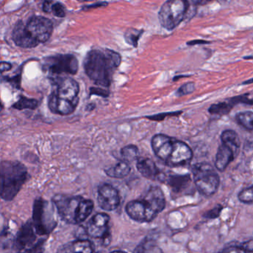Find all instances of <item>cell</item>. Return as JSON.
Listing matches in <instances>:
<instances>
[{"mask_svg":"<svg viewBox=\"0 0 253 253\" xmlns=\"http://www.w3.org/2000/svg\"><path fill=\"white\" fill-rule=\"evenodd\" d=\"M38 105L39 102L37 100L21 96L19 97V100L12 105V107L18 110L35 109Z\"/></svg>","mask_w":253,"mask_h":253,"instance_id":"cell-22","label":"cell"},{"mask_svg":"<svg viewBox=\"0 0 253 253\" xmlns=\"http://www.w3.org/2000/svg\"><path fill=\"white\" fill-rule=\"evenodd\" d=\"M220 253H247L242 247H230L223 250Z\"/></svg>","mask_w":253,"mask_h":253,"instance_id":"cell-34","label":"cell"},{"mask_svg":"<svg viewBox=\"0 0 253 253\" xmlns=\"http://www.w3.org/2000/svg\"><path fill=\"white\" fill-rule=\"evenodd\" d=\"M1 192H2V188H1V180H0V198H1Z\"/></svg>","mask_w":253,"mask_h":253,"instance_id":"cell-40","label":"cell"},{"mask_svg":"<svg viewBox=\"0 0 253 253\" xmlns=\"http://www.w3.org/2000/svg\"><path fill=\"white\" fill-rule=\"evenodd\" d=\"M188 8V1L182 0L165 1L159 12L161 25L169 31L173 30L184 20Z\"/></svg>","mask_w":253,"mask_h":253,"instance_id":"cell-9","label":"cell"},{"mask_svg":"<svg viewBox=\"0 0 253 253\" xmlns=\"http://www.w3.org/2000/svg\"><path fill=\"white\" fill-rule=\"evenodd\" d=\"M31 220L36 233L40 236L50 235L57 226L53 207L41 197L34 199Z\"/></svg>","mask_w":253,"mask_h":253,"instance_id":"cell-7","label":"cell"},{"mask_svg":"<svg viewBox=\"0 0 253 253\" xmlns=\"http://www.w3.org/2000/svg\"><path fill=\"white\" fill-rule=\"evenodd\" d=\"M223 144L227 146L237 155L240 149L241 142L239 135L233 130L224 131L221 135Z\"/></svg>","mask_w":253,"mask_h":253,"instance_id":"cell-19","label":"cell"},{"mask_svg":"<svg viewBox=\"0 0 253 253\" xmlns=\"http://www.w3.org/2000/svg\"><path fill=\"white\" fill-rule=\"evenodd\" d=\"M121 61V56L114 51L93 49L84 58V71L95 84L102 87H109L113 74L120 66Z\"/></svg>","mask_w":253,"mask_h":253,"instance_id":"cell-1","label":"cell"},{"mask_svg":"<svg viewBox=\"0 0 253 253\" xmlns=\"http://www.w3.org/2000/svg\"><path fill=\"white\" fill-rule=\"evenodd\" d=\"M242 248H243L246 252L253 253V240L245 242V244H243V245H242Z\"/></svg>","mask_w":253,"mask_h":253,"instance_id":"cell-36","label":"cell"},{"mask_svg":"<svg viewBox=\"0 0 253 253\" xmlns=\"http://www.w3.org/2000/svg\"><path fill=\"white\" fill-rule=\"evenodd\" d=\"M46 239H39L32 247L19 253H44Z\"/></svg>","mask_w":253,"mask_h":253,"instance_id":"cell-28","label":"cell"},{"mask_svg":"<svg viewBox=\"0 0 253 253\" xmlns=\"http://www.w3.org/2000/svg\"><path fill=\"white\" fill-rule=\"evenodd\" d=\"M138 149L135 145L126 146L121 150L123 161L127 163L138 159Z\"/></svg>","mask_w":253,"mask_h":253,"instance_id":"cell-24","label":"cell"},{"mask_svg":"<svg viewBox=\"0 0 253 253\" xmlns=\"http://www.w3.org/2000/svg\"><path fill=\"white\" fill-rule=\"evenodd\" d=\"M109 222L108 214H96L87 224L86 233L93 239H105L110 236Z\"/></svg>","mask_w":253,"mask_h":253,"instance_id":"cell-14","label":"cell"},{"mask_svg":"<svg viewBox=\"0 0 253 253\" xmlns=\"http://www.w3.org/2000/svg\"><path fill=\"white\" fill-rule=\"evenodd\" d=\"M137 169L144 178L150 180H162V174L151 159L141 157L136 163Z\"/></svg>","mask_w":253,"mask_h":253,"instance_id":"cell-15","label":"cell"},{"mask_svg":"<svg viewBox=\"0 0 253 253\" xmlns=\"http://www.w3.org/2000/svg\"><path fill=\"white\" fill-rule=\"evenodd\" d=\"M151 146L155 154L171 167L185 166L193 158V152L187 144L162 134L152 138Z\"/></svg>","mask_w":253,"mask_h":253,"instance_id":"cell-3","label":"cell"},{"mask_svg":"<svg viewBox=\"0 0 253 253\" xmlns=\"http://www.w3.org/2000/svg\"><path fill=\"white\" fill-rule=\"evenodd\" d=\"M251 83H253V78L251 79V80H247V81H245V83H243L244 85L246 84H251Z\"/></svg>","mask_w":253,"mask_h":253,"instance_id":"cell-38","label":"cell"},{"mask_svg":"<svg viewBox=\"0 0 253 253\" xmlns=\"http://www.w3.org/2000/svg\"><path fill=\"white\" fill-rule=\"evenodd\" d=\"M192 172L199 193L205 196H211L216 193L219 187V177L211 164L196 163L193 166Z\"/></svg>","mask_w":253,"mask_h":253,"instance_id":"cell-8","label":"cell"},{"mask_svg":"<svg viewBox=\"0 0 253 253\" xmlns=\"http://www.w3.org/2000/svg\"><path fill=\"white\" fill-rule=\"evenodd\" d=\"M58 214L67 224H79L84 222L93 212L94 203L81 196L58 194L52 199Z\"/></svg>","mask_w":253,"mask_h":253,"instance_id":"cell-5","label":"cell"},{"mask_svg":"<svg viewBox=\"0 0 253 253\" xmlns=\"http://www.w3.org/2000/svg\"><path fill=\"white\" fill-rule=\"evenodd\" d=\"M55 89L48 98V107L54 114L68 115L75 111L80 102V86L71 77H53Z\"/></svg>","mask_w":253,"mask_h":253,"instance_id":"cell-2","label":"cell"},{"mask_svg":"<svg viewBox=\"0 0 253 253\" xmlns=\"http://www.w3.org/2000/svg\"><path fill=\"white\" fill-rule=\"evenodd\" d=\"M25 31L28 35L37 43H44L51 37L53 22L50 19L41 16H34L25 23Z\"/></svg>","mask_w":253,"mask_h":253,"instance_id":"cell-11","label":"cell"},{"mask_svg":"<svg viewBox=\"0 0 253 253\" xmlns=\"http://www.w3.org/2000/svg\"><path fill=\"white\" fill-rule=\"evenodd\" d=\"M50 13L57 17H64L66 15L65 6L61 2H53L50 9Z\"/></svg>","mask_w":253,"mask_h":253,"instance_id":"cell-30","label":"cell"},{"mask_svg":"<svg viewBox=\"0 0 253 253\" xmlns=\"http://www.w3.org/2000/svg\"><path fill=\"white\" fill-rule=\"evenodd\" d=\"M236 157V154L229 147L222 144L218 148V152H217L215 163V167L220 172H223Z\"/></svg>","mask_w":253,"mask_h":253,"instance_id":"cell-18","label":"cell"},{"mask_svg":"<svg viewBox=\"0 0 253 253\" xmlns=\"http://www.w3.org/2000/svg\"><path fill=\"white\" fill-rule=\"evenodd\" d=\"M29 178L28 169L21 162L17 160L0 162V180L2 188L1 199L5 202L13 201Z\"/></svg>","mask_w":253,"mask_h":253,"instance_id":"cell-6","label":"cell"},{"mask_svg":"<svg viewBox=\"0 0 253 253\" xmlns=\"http://www.w3.org/2000/svg\"><path fill=\"white\" fill-rule=\"evenodd\" d=\"M90 94L91 95H99V96L107 98L109 96V92L105 89H100V88H91L90 89Z\"/></svg>","mask_w":253,"mask_h":253,"instance_id":"cell-33","label":"cell"},{"mask_svg":"<svg viewBox=\"0 0 253 253\" xmlns=\"http://www.w3.org/2000/svg\"><path fill=\"white\" fill-rule=\"evenodd\" d=\"M3 108H4V106H3L2 102H1V99H0V112L2 111Z\"/></svg>","mask_w":253,"mask_h":253,"instance_id":"cell-39","label":"cell"},{"mask_svg":"<svg viewBox=\"0 0 253 253\" xmlns=\"http://www.w3.org/2000/svg\"><path fill=\"white\" fill-rule=\"evenodd\" d=\"M221 209L222 207L221 206H216L214 209H211L209 212H206L205 215V218H215L219 216L220 213H221Z\"/></svg>","mask_w":253,"mask_h":253,"instance_id":"cell-32","label":"cell"},{"mask_svg":"<svg viewBox=\"0 0 253 253\" xmlns=\"http://www.w3.org/2000/svg\"><path fill=\"white\" fill-rule=\"evenodd\" d=\"M207 43H208V42L205 41V40H194V41H190V43H187V44L190 45V46H192V45L207 44Z\"/></svg>","mask_w":253,"mask_h":253,"instance_id":"cell-37","label":"cell"},{"mask_svg":"<svg viewBox=\"0 0 253 253\" xmlns=\"http://www.w3.org/2000/svg\"><path fill=\"white\" fill-rule=\"evenodd\" d=\"M111 253H126L124 252V251H114V252H112Z\"/></svg>","mask_w":253,"mask_h":253,"instance_id":"cell-41","label":"cell"},{"mask_svg":"<svg viewBox=\"0 0 253 253\" xmlns=\"http://www.w3.org/2000/svg\"><path fill=\"white\" fill-rule=\"evenodd\" d=\"M97 201L99 206L104 210L114 211L120 206V193L113 186L102 184L98 189Z\"/></svg>","mask_w":253,"mask_h":253,"instance_id":"cell-13","label":"cell"},{"mask_svg":"<svg viewBox=\"0 0 253 253\" xmlns=\"http://www.w3.org/2000/svg\"><path fill=\"white\" fill-rule=\"evenodd\" d=\"M190 181V176L184 175V176H170L168 179V183L170 187L173 188L175 191H181L184 187H187Z\"/></svg>","mask_w":253,"mask_h":253,"instance_id":"cell-23","label":"cell"},{"mask_svg":"<svg viewBox=\"0 0 253 253\" xmlns=\"http://www.w3.org/2000/svg\"><path fill=\"white\" fill-rule=\"evenodd\" d=\"M195 91V84L193 83H186L183 85L181 87L178 89V90L175 92L177 96H183V95H189L193 93Z\"/></svg>","mask_w":253,"mask_h":253,"instance_id":"cell-31","label":"cell"},{"mask_svg":"<svg viewBox=\"0 0 253 253\" xmlns=\"http://www.w3.org/2000/svg\"><path fill=\"white\" fill-rule=\"evenodd\" d=\"M133 253H163L151 239H145L138 245Z\"/></svg>","mask_w":253,"mask_h":253,"instance_id":"cell-21","label":"cell"},{"mask_svg":"<svg viewBox=\"0 0 253 253\" xmlns=\"http://www.w3.org/2000/svg\"><path fill=\"white\" fill-rule=\"evenodd\" d=\"M94 246L88 240H77L68 242L58 249L56 253H93Z\"/></svg>","mask_w":253,"mask_h":253,"instance_id":"cell-17","label":"cell"},{"mask_svg":"<svg viewBox=\"0 0 253 253\" xmlns=\"http://www.w3.org/2000/svg\"><path fill=\"white\" fill-rule=\"evenodd\" d=\"M79 62L73 54H56L45 58L43 69L50 73L53 77H61L62 74L74 75L78 71Z\"/></svg>","mask_w":253,"mask_h":253,"instance_id":"cell-10","label":"cell"},{"mask_svg":"<svg viewBox=\"0 0 253 253\" xmlns=\"http://www.w3.org/2000/svg\"><path fill=\"white\" fill-rule=\"evenodd\" d=\"M12 65L7 62H0V72L9 71L11 69Z\"/></svg>","mask_w":253,"mask_h":253,"instance_id":"cell-35","label":"cell"},{"mask_svg":"<svg viewBox=\"0 0 253 253\" xmlns=\"http://www.w3.org/2000/svg\"><path fill=\"white\" fill-rule=\"evenodd\" d=\"M142 33L143 31H138L136 29L127 30L125 34V38H126V43L135 48L137 47L138 40Z\"/></svg>","mask_w":253,"mask_h":253,"instance_id":"cell-27","label":"cell"},{"mask_svg":"<svg viewBox=\"0 0 253 253\" xmlns=\"http://www.w3.org/2000/svg\"></svg>","mask_w":253,"mask_h":253,"instance_id":"cell-42","label":"cell"},{"mask_svg":"<svg viewBox=\"0 0 253 253\" xmlns=\"http://www.w3.org/2000/svg\"><path fill=\"white\" fill-rule=\"evenodd\" d=\"M232 108H233V103L230 101L221 102L211 105V108H209V111L212 114L224 115V114H228Z\"/></svg>","mask_w":253,"mask_h":253,"instance_id":"cell-26","label":"cell"},{"mask_svg":"<svg viewBox=\"0 0 253 253\" xmlns=\"http://www.w3.org/2000/svg\"><path fill=\"white\" fill-rule=\"evenodd\" d=\"M12 39L16 46L23 49H32L38 45L28 35L25 28V22L19 21L12 33Z\"/></svg>","mask_w":253,"mask_h":253,"instance_id":"cell-16","label":"cell"},{"mask_svg":"<svg viewBox=\"0 0 253 253\" xmlns=\"http://www.w3.org/2000/svg\"><path fill=\"white\" fill-rule=\"evenodd\" d=\"M239 199L245 203H253V186L242 190L239 194Z\"/></svg>","mask_w":253,"mask_h":253,"instance_id":"cell-29","label":"cell"},{"mask_svg":"<svg viewBox=\"0 0 253 253\" xmlns=\"http://www.w3.org/2000/svg\"><path fill=\"white\" fill-rule=\"evenodd\" d=\"M165 195L159 187H150L140 199L131 201L126 206L128 216L138 223L153 221L165 209Z\"/></svg>","mask_w":253,"mask_h":253,"instance_id":"cell-4","label":"cell"},{"mask_svg":"<svg viewBox=\"0 0 253 253\" xmlns=\"http://www.w3.org/2000/svg\"><path fill=\"white\" fill-rule=\"evenodd\" d=\"M130 170V166L129 164L123 160L119 162L115 166L106 169L105 173L111 178H123L129 175Z\"/></svg>","mask_w":253,"mask_h":253,"instance_id":"cell-20","label":"cell"},{"mask_svg":"<svg viewBox=\"0 0 253 253\" xmlns=\"http://www.w3.org/2000/svg\"><path fill=\"white\" fill-rule=\"evenodd\" d=\"M37 240V233L33 225L32 220L27 221L18 230L10 242V248L16 252L25 251L31 248Z\"/></svg>","mask_w":253,"mask_h":253,"instance_id":"cell-12","label":"cell"},{"mask_svg":"<svg viewBox=\"0 0 253 253\" xmlns=\"http://www.w3.org/2000/svg\"><path fill=\"white\" fill-rule=\"evenodd\" d=\"M238 123L248 130H253V112L245 111L240 112L236 116Z\"/></svg>","mask_w":253,"mask_h":253,"instance_id":"cell-25","label":"cell"}]
</instances>
